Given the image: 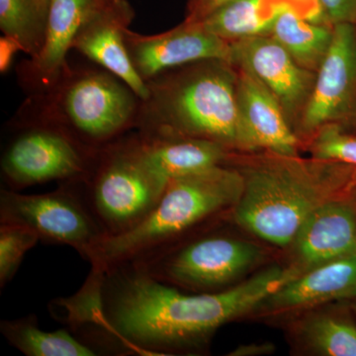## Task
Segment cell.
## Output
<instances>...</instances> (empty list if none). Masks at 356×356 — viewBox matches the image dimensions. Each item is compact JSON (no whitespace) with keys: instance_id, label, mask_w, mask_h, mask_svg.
Returning a JSON list of instances; mask_svg holds the SVG:
<instances>
[{"instance_id":"1","label":"cell","mask_w":356,"mask_h":356,"mask_svg":"<svg viewBox=\"0 0 356 356\" xmlns=\"http://www.w3.org/2000/svg\"><path fill=\"white\" fill-rule=\"evenodd\" d=\"M93 273L97 288L76 330L98 355L102 350L120 355L201 350L219 327L257 310L271 293L302 273L273 266L224 291L187 294L154 280L136 262Z\"/></svg>"},{"instance_id":"2","label":"cell","mask_w":356,"mask_h":356,"mask_svg":"<svg viewBox=\"0 0 356 356\" xmlns=\"http://www.w3.org/2000/svg\"><path fill=\"white\" fill-rule=\"evenodd\" d=\"M269 154L238 168L245 187L233 218L262 240L286 247L312 212L353 186L356 166Z\"/></svg>"},{"instance_id":"3","label":"cell","mask_w":356,"mask_h":356,"mask_svg":"<svg viewBox=\"0 0 356 356\" xmlns=\"http://www.w3.org/2000/svg\"><path fill=\"white\" fill-rule=\"evenodd\" d=\"M238 70L225 60H204L168 70L147 81L137 130L144 135L214 140L248 149L236 88Z\"/></svg>"},{"instance_id":"4","label":"cell","mask_w":356,"mask_h":356,"mask_svg":"<svg viewBox=\"0 0 356 356\" xmlns=\"http://www.w3.org/2000/svg\"><path fill=\"white\" fill-rule=\"evenodd\" d=\"M243 187L241 170L227 165L172 178L140 224L121 235L103 236L95 243L88 257L91 270L104 273L181 240L204 222L233 209Z\"/></svg>"},{"instance_id":"5","label":"cell","mask_w":356,"mask_h":356,"mask_svg":"<svg viewBox=\"0 0 356 356\" xmlns=\"http://www.w3.org/2000/svg\"><path fill=\"white\" fill-rule=\"evenodd\" d=\"M140 105V96L108 70L69 67L51 88L26 102L18 120L57 126L98 151L137 129Z\"/></svg>"},{"instance_id":"6","label":"cell","mask_w":356,"mask_h":356,"mask_svg":"<svg viewBox=\"0 0 356 356\" xmlns=\"http://www.w3.org/2000/svg\"><path fill=\"white\" fill-rule=\"evenodd\" d=\"M168 182L136 132L98 149L81 187L104 236H114L130 231L152 212Z\"/></svg>"},{"instance_id":"7","label":"cell","mask_w":356,"mask_h":356,"mask_svg":"<svg viewBox=\"0 0 356 356\" xmlns=\"http://www.w3.org/2000/svg\"><path fill=\"white\" fill-rule=\"evenodd\" d=\"M262 259L261 248L220 234L181 238L147 255L140 264L154 280L178 289L214 293L229 289L234 281Z\"/></svg>"},{"instance_id":"8","label":"cell","mask_w":356,"mask_h":356,"mask_svg":"<svg viewBox=\"0 0 356 356\" xmlns=\"http://www.w3.org/2000/svg\"><path fill=\"white\" fill-rule=\"evenodd\" d=\"M17 121V132L7 143L0 161L6 188L20 191L50 181H86L98 151L51 124Z\"/></svg>"},{"instance_id":"9","label":"cell","mask_w":356,"mask_h":356,"mask_svg":"<svg viewBox=\"0 0 356 356\" xmlns=\"http://www.w3.org/2000/svg\"><path fill=\"white\" fill-rule=\"evenodd\" d=\"M0 222L32 229L40 242L69 245L86 261L104 236L83 197L81 182L60 184L56 191L34 195L4 187L0 191Z\"/></svg>"},{"instance_id":"10","label":"cell","mask_w":356,"mask_h":356,"mask_svg":"<svg viewBox=\"0 0 356 356\" xmlns=\"http://www.w3.org/2000/svg\"><path fill=\"white\" fill-rule=\"evenodd\" d=\"M355 107L356 24L339 23L334 25L331 47L296 129L303 135H314L325 125L350 118Z\"/></svg>"},{"instance_id":"11","label":"cell","mask_w":356,"mask_h":356,"mask_svg":"<svg viewBox=\"0 0 356 356\" xmlns=\"http://www.w3.org/2000/svg\"><path fill=\"white\" fill-rule=\"evenodd\" d=\"M229 63L252 72L273 92L296 130L313 92L317 72L300 65L270 35L231 43Z\"/></svg>"},{"instance_id":"12","label":"cell","mask_w":356,"mask_h":356,"mask_svg":"<svg viewBox=\"0 0 356 356\" xmlns=\"http://www.w3.org/2000/svg\"><path fill=\"white\" fill-rule=\"evenodd\" d=\"M125 43L140 79L147 83L166 70L204 60H231V43L206 31L200 23L184 21L161 34L143 35L128 28Z\"/></svg>"},{"instance_id":"13","label":"cell","mask_w":356,"mask_h":356,"mask_svg":"<svg viewBox=\"0 0 356 356\" xmlns=\"http://www.w3.org/2000/svg\"><path fill=\"white\" fill-rule=\"evenodd\" d=\"M134 18L135 10L128 0H105L81 26L72 49L125 81L145 100L147 84L136 72L125 43Z\"/></svg>"},{"instance_id":"14","label":"cell","mask_w":356,"mask_h":356,"mask_svg":"<svg viewBox=\"0 0 356 356\" xmlns=\"http://www.w3.org/2000/svg\"><path fill=\"white\" fill-rule=\"evenodd\" d=\"M105 0H51L44 46L36 58L21 65V81L34 95L51 88L69 70L67 54L79 29Z\"/></svg>"},{"instance_id":"15","label":"cell","mask_w":356,"mask_h":356,"mask_svg":"<svg viewBox=\"0 0 356 356\" xmlns=\"http://www.w3.org/2000/svg\"><path fill=\"white\" fill-rule=\"evenodd\" d=\"M238 70L236 96L247 132L248 149H264L280 156H297L298 135L280 102L252 72L242 67Z\"/></svg>"},{"instance_id":"16","label":"cell","mask_w":356,"mask_h":356,"mask_svg":"<svg viewBox=\"0 0 356 356\" xmlns=\"http://www.w3.org/2000/svg\"><path fill=\"white\" fill-rule=\"evenodd\" d=\"M292 243L304 273L353 254L355 208L343 197L327 201L309 215Z\"/></svg>"},{"instance_id":"17","label":"cell","mask_w":356,"mask_h":356,"mask_svg":"<svg viewBox=\"0 0 356 356\" xmlns=\"http://www.w3.org/2000/svg\"><path fill=\"white\" fill-rule=\"evenodd\" d=\"M353 297H356L355 254L339 257L300 274L271 293L259 308L276 313Z\"/></svg>"},{"instance_id":"18","label":"cell","mask_w":356,"mask_h":356,"mask_svg":"<svg viewBox=\"0 0 356 356\" xmlns=\"http://www.w3.org/2000/svg\"><path fill=\"white\" fill-rule=\"evenodd\" d=\"M139 134L154 165L168 180L226 165L231 156V149L214 140Z\"/></svg>"},{"instance_id":"19","label":"cell","mask_w":356,"mask_h":356,"mask_svg":"<svg viewBox=\"0 0 356 356\" xmlns=\"http://www.w3.org/2000/svg\"><path fill=\"white\" fill-rule=\"evenodd\" d=\"M305 69L317 72L334 37V25L307 19L293 3H276L275 18L269 33Z\"/></svg>"},{"instance_id":"20","label":"cell","mask_w":356,"mask_h":356,"mask_svg":"<svg viewBox=\"0 0 356 356\" xmlns=\"http://www.w3.org/2000/svg\"><path fill=\"white\" fill-rule=\"evenodd\" d=\"M0 332L10 346L27 356H95L98 353L67 330L43 331L35 315L2 320Z\"/></svg>"},{"instance_id":"21","label":"cell","mask_w":356,"mask_h":356,"mask_svg":"<svg viewBox=\"0 0 356 356\" xmlns=\"http://www.w3.org/2000/svg\"><path fill=\"white\" fill-rule=\"evenodd\" d=\"M264 2L266 0H232L198 23L206 31L228 43L269 35L275 18L276 3L273 13L264 15Z\"/></svg>"},{"instance_id":"22","label":"cell","mask_w":356,"mask_h":356,"mask_svg":"<svg viewBox=\"0 0 356 356\" xmlns=\"http://www.w3.org/2000/svg\"><path fill=\"white\" fill-rule=\"evenodd\" d=\"M47 15L37 0H0V29L17 40L30 58L44 46Z\"/></svg>"},{"instance_id":"23","label":"cell","mask_w":356,"mask_h":356,"mask_svg":"<svg viewBox=\"0 0 356 356\" xmlns=\"http://www.w3.org/2000/svg\"><path fill=\"white\" fill-rule=\"evenodd\" d=\"M312 350L322 355L356 356V327L343 318L316 316L302 330Z\"/></svg>"},{"instance_id":"24","label":"cell","mask_w":356,"mask_h":356,"mask_svg":"<svg viewBox=\"0 0 356 356\" xmlns=\"http://www.w3.org/2000/svg\"><path fill=\"white\" fill-rule=\"evenodd\" d=\"M40 242L39 236L24 226L0 222V288L13 280L26 254Z\"/></svg>"},{"instance_id":"25","label":"cell","mask_w":356,"mask_h":356,"mask_svg":"<svg viewBox=\"0 0 356 356\" xmlns=\"http://www.w3.org/2000/svg\"><path fill=\"white\" fill-rule=\"evenodd\" d=\"M312 158L356 166V137L344 133L339 124H329L314 134Z\"/></svg>"},{"instance_id":"26","label":"cell","mask_w":356,"mask_h":356,"mask_svg":"<svg viewBox=\"0 0 356 356\" xmlns=\"http://www.w3.org/2000/svg\"><path fill=\"white\" fill-rule=\"evenodd\" d=\"M318 2L332 25L356 24V0H318Z\"/></svg>"},{"instance_id":"27","label":"cell","mask_w":356,"mask_h":356,"mask_svg":"<svg viewBox=\"0 0 356 356\" xmlns=\"http://www.w3.org/2000/svg\"><path fill=\"white\" fill-rule=\"evenodd\" d=\"M232 0H186V15L184 21L198 23L218 8Z\"/></svg>"},{"instance_id":"28","label":"cell","mask_w":356,"mask_h":356,"mask_svg":"<svg viewBox=\"0 0 356 356\" xmlns=\"http://www.w3.org/2000/svg\"><path fill=\"white\" fill-rule=\"evenodd\" d=\"M18 51H23L17 40L6 35L0 38V70L2 74H6L11 67L14 56Z\"/></svg>"},{"instance_id":"29","label":"cell","mask_w":356,"mask_h":356,"mask_svg":"<svg viewBox=\"0 0 356 356\" xmlns=\"http://www.w3.org/2000/svg\"><path fill=\"white\" fill-rule=\"evenodd\" d=\"M274 350L273 346L270 344H250V346H238L236 350L233 351L229 355L234 356H247L266 355Z\"/></svg>"},{"instance_id":"30","label":"cell","mask_w":356,"mask_h":356,"mask_svg":"<svg viewBox=\"0 0 356 356\" xmlns=\"http://www.w3.org/2000/svg\"><path fill=\"white\" fill-rule=\"evenodd\" d=\"M295 1L298 2L299 4H306L309 7L311 11V21L313 22L332 24L325 16L318 0H295Z\"/></svg>"},{"instance_id":"31","label":"cell","mask_w":356,"mask_h":356,"mask_svg":"<svg viewBox=\"0 0 356 356\" xmlns=\"http://www.w3.org/2000/svg\"><path fill=\"white\" fill-rule=\"evenodd\" d=\"M39 2L40 6L42 7V9L44 11V13H48L49 6H50L51 0H37Z\"/></svg>"},{"instance_id":"32","label":"cell","mask_w":356,"mask_h":356,"mask_svg":"<svg viewBox=\"0 0 356 356\" xmlns=\"http://www.w3.org/2000/svg\"><path fill=\"white\" fill-rule=\"evenodd\" d=\"M353 254H356V243H355V250H353Z\"/></svg>"},{"instance_id":"33","label":"cell","mask_w":356,"mask_h":356,"mask_svg":"<svg viewBox=\"0 0 356 356\" xmlns=\"http://www.w3.org/2000/svg\"><path fill=\"white\" fill-rule=\"evenodd\" d=\"M356 113V107H355V114Z\"/></svg>"}]
</instances>
